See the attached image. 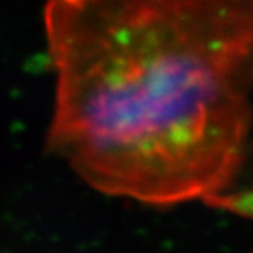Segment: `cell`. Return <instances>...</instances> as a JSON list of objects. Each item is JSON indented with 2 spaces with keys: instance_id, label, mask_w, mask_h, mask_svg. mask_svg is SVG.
<instances>
[{
  "instance_id": "cell-1",
  "label": "cell",
  "mask_w": 253,
  "mask_h": 253,
  "mask_svg": "<svg viewBox=\"0 0 253 253\" xmlns=\"http://www.w3.org/2000/svg\"><path fill=\"white\" fill-rule=\"evenodd\" d=\"M47 150L93 189L154 208L237 186L253 130V0L44 9Z\"/></svg>"
},
{
  "instance_id": "cell-2",
  "label": "cell",
  "mask_w": 253,
  "mask_h": 253,
  "mask_svg": "<svg viewBox=\"0 0 253 253\" xmlns=\"http://www.w3.org/2000/svg\"><path fill=\"white\" fill-rule=\"evenodd\" d=\"M206 205L216 209H224L247 218H253V183L247 188H232L226 192L208 197Z\"/></svg>"
},
{
  "instance_id": "cell-3",
  "label": "cell",
  "mask_w": 253,
  "mask_h": 253,
  "mask_svg": "<svg viewBox=\"0 0 253 253\" xmlns=\"http://www.w3.org/2000/svg\"><path fill=\"white\" fill-rule=\"evenodd\" d=\"M60 2L67 5V6H81L85 2H88V0H60Z\"/></svg>"
}]
</instances>
